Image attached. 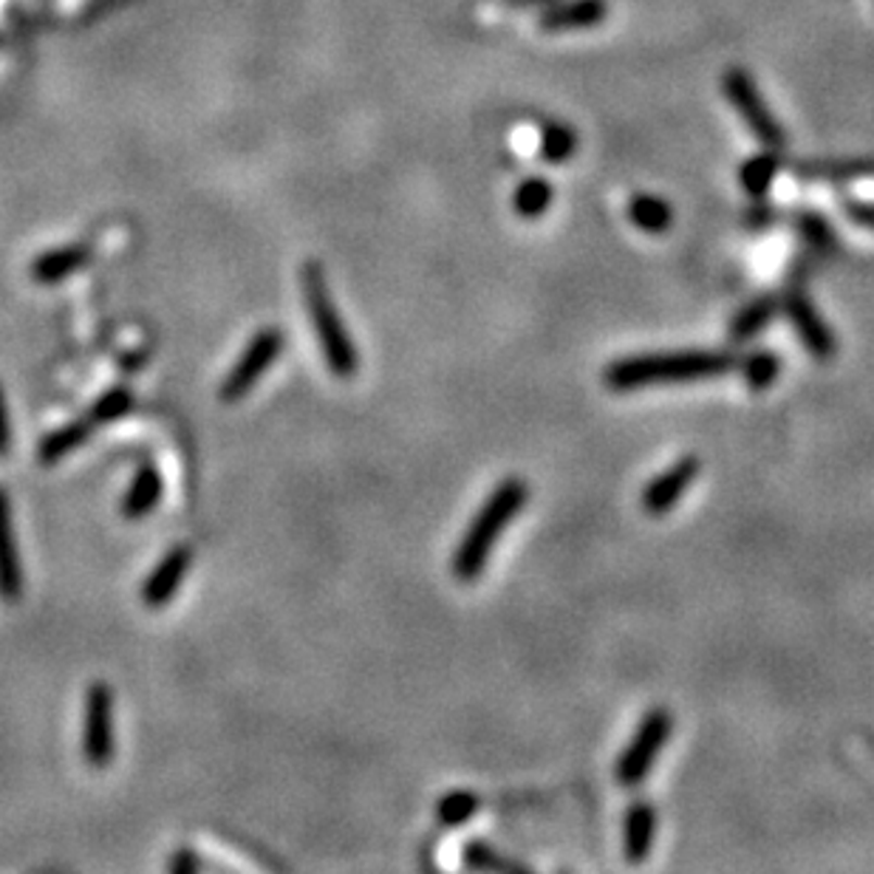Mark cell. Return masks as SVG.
<instances>
[{"label": "cell", "instance_id": "obj_21", "mask_svg": "<svg viewBox=\"0 0 874 874\" xmlns=\"http://www.w3.org/2000/svg\"><path fill=\"white\" fill-rule=\"evenodd\" d=\"M461 860H465V866L479 869V872H527V866H521L518 860L504 858L498 849H493L484 840H470L461 852Z\"/></svg>", "mask_w": 874, "mask_h": 874}, {"label": "cell", "instance_id": "obj_13", "mask_svg": "<svg viewBox=\"0 0 874 874\" xmlns=\"http://www.w3.org/2000/svg\"><path fill=\"white\" fill-rule=\"evenodd\" d=\"M609 3L606 0H567L558 7H549L541 15V29L544 31H578L592 29L606 17Z\"/></svg>", "mask_w": 874, "mask_h": 874}, {"label": "cell", "instance_id": "obj_10", "mask_svg": "<svg viewBox=\"0 0 874 874\" xmlns=\"http://www.w3.org/2000/svg\"><path fill=\"white\" fill-rule=\"evenodd\" d=\"M190 563H193V549L187 544L173 546L167 549L165 558L159 560L153 572L148 574V581L142 586V603L148 609H165L167 603L173 597L179 595L181 583H185L187 572H190Z\"/></svg>", "mask_w": 874, "mask_h": 874}, {"label": "cell", "instance_id": "obj_16", "mask_svg": "<svg viewBox=\"0 0 874 874\" xmlns=\"http://www.w3.org/2000/svg\"><path fill=\"white\" fill-rule=\"evenodd\" d=\"M88 258H91V252L86 246H60V250H49L43 255H37L31 261L29 275L37 283L51 287V283H60V280L74 275L77 269H83L88 264Z\"/></svg>", "mask_w": 874, "mask_h": 874}, {"label": "cell", "instance_id": "obj_7", "mask_svg": "<svg viewBox=\"0 0 874 874\" xmlns=\"http://www.w3.org/2000/svg\"><path fill=\"white\" fill-rule=\"evenodd\" d=\"M722 83L727 100H731V105L736 107L738 116L745 119L747 128L752 130V137L759 139L761 144H768L770 151H782L784 142H787V139H784L782 125L775 123V116L770 114V107L764 105V100H761L759 88H756L750 74H747L745 68H731V72L724 74Z\"/></svg>", "mask_w": 874, "mask_h": 874}, {"label": "cell", "instance_id": "obj_8", "mask_svg": "<svg viewBox=\"0 0 874 874\" xmlns=\"http://www.w3.org/2000/svg\"><path fill=\"white\" fill-rule=\"evenodd\" d=\"M699 467H702V461L696 459V456H682L680 461H674V465L668 467L666 473H660L654 481H648L643 490V498H639L645 512L654 518L671 512V509L680 504L682 495H685V490L691 487V481L699 476Z\"/></svg>", "mask_w": 874, "mask_h": 874}, {"label": "cell", "instance_id": "obj_24", "mask_svg": "<svg viewBox=\"0 0 874 874\" xmlns=\"http://www.w3.org/2000/svg\"><path fill=\"white\" fill-rule=\"evenodd\" d=\"M775 170H778V156L775 153H761V156L750 159L742 167V185H745L747 193L761 199L770 190V185H773Z\"/></svg>", "mask_w": 874, "mask_h": 874}, {"label": "cell", "instance_id": "obj_22", "mask_svg": "<svg viewBox=\"0 0 874 874\" xmlns=\"http://www.w3.org/2000/svg\"><path fill=\"white\" fill-rule=\"evenodd\" d=\"M574 148H578V137H574V130L569 128V125L563 123L544 125V130H541V156H544L549 165L567 162V159L574 153Z\"/></svg>", "mask_w": 874, "mask_h": 874}, {"label": "cell", "instance_id": "obj_29", "mask_svg": "<svg viewBox=\"0 0 874 874\" xmlns=\"http://www.w3.org/2000/svg\"><path fill=\"white\" fill-rule=\"evenodd\" d=\"M509 7H521V9H535V7H546L553 0H507Z\"/></svg>", "mask_w": 874, "mask_h": 874}, {"label": "cell", "instance_id": "obj_9", "mask_svg": "<svg viewBox=\"0 0 874 874\" xmlns=\"http://www.w3.org/2000/svg\"><path fill=\"white\" fill-rule=\"evenodd\" d=\"M784 308H787L789 320L796 326L798 340L807 345V352L818 359V363H829L838 352V343H835V334L824 322V317L818 315V308L812 306V301L803 292H789L787 301H784Z\"/></svg>", "mask_w": 874, "mask_h": 874}, {"label": "cell", "instance_id": "obj_25", "mask_svg": "<svg viewBox=\"0 0 874 874\" xmlns=\"http://www.w3.org/2000/svg\"><path fill=\"white\" fill-rule=\"evenodd\" d=\"M782 371V359L775 357L773 352H756L750 357H745L742 363V373H745V382L752 388V391H764L775 382Z\"/></svg>", "mask_w": 874, "mask_h": 874}, {"label": "cell", "instance_id": "obj_14", "mask_svg": "<svg viewBox=\"0 0 874 874\" xmlns=\"http://www.w3.org/2000/svg\"><path fill=\"white\" fill-rule=\"evenodd\" d=\"M162 493H165V481H162V473H159L153 465H142L130 481L128 493L123 495V504H119V512L128 521H142L159 507L162 502Z\"/></svg>", "mask_w": 874, "mask_h": 874}, {"label": "cell", "instance_id": "obj_18", "mask_svg": "<svg viewBox=\"0 0 874 874\" xmlns=\"http://www.w3.org/2000/svg\"><path fill=\"white\" fill-rule=\"evenodd\" d=\"M778 312V301L775 297H759L752 301L750 306H745L733 317L731 322V340L733 343H745V340H752L759 331H764L770 320Z\"/></svg>", "mask_w": 874, "mask_h": 874}, {"label": "cell", "instance_id": "obj_4", "mask_svg": "<svg viewBox=\"0 0 874 874\" xmlns=\"http://www.w3.org/2000/svg\"><path fill=\"white\" fill-rule=\"evenodd\" d=\"M83 756L88 768L105 770L116 756L114 688L107 682H91L83 702Z\"/></svg>", "mask_w": 874, "mask_h": 874}, {"label": "cell", "instance_id": "obj_3", "mask_svg": "<svg viewBox=\"0 0 874 874\" xmlns=\"http://www.w3.org/2000/svg\"><path fill=\"white\" fill-rule=\"evenodd\" d=\"M303 301H306L308 320L315 326L317 343H320L322 359L334 377L340 380H352L359 371V352L354 340L349 338L343 317L338 312V303L331 297L326 273L317 261H306L301 273Z\"/></svg>", "mask_w": 874, "mask_h": 874}, {"label": "cell", "instance_id": "obj_17", "mask_svg": "<svg viewBox=\"0 0 874 874\" xmlns=\"http://www.w3.org/2000/svg\"><path fill=\"white\" fill-rule=\"evenodd\" d=\"M629 218L634 227H639L643 232H666L674 221V213H671V204L662 201L660 195H648V193H637L634 199L629 201Z\"/></svg>", "mask_w": 874, "mask_h": 874}, {"label": "cell", "instance_id": "obj_11", "mask_svg": "<svg viewBox=\"0 0 874 874\" xmlns=\"http://www.w3.org/2000/svg\"><path fill=\"white\" fill-rule=\"evenodd\" d=\"M23 597V560L12 521V502L0 487V600L15 606Z\"/></svg>", "mask_w": 874, "mask_h": 874}, {"label": "cell", "instance_id": "obj_27", "mask_svg": "<svg viewBox=\"0 0 874 874\" xmlns=\"http://www.w3.org/2000/svg\"><path fill=\"white\" fill-rule=\"evenodd\" d=\"M201 869V858L193 852V849H179L167 860V872L173 874H193Z\"/></svg>", "mask_w": 874, "mask_h": 874}, {"label": "cell", "instance_id": "obj_6", "mask_svg": "<svg viewBox=\"0 0 874 874\" xmlns=\"http://www.w3.org/2000/svg\"><path fill=\"white\" fill-rule=\"evenodd\" d=\"M280 352H283V331H280L278 326L261 329L258 334L250 340V345H246L244 352H241V357L236 359V366L230 368V373L224 377L221 388H218V400L227 402V405L244 400L252 388L258 385L261 377L275 366V359L280 357Z\"/></svg>", "mask_w": 874, "mask_h": 874}, {"label": "cell", "instance_id": "obj_15", "mask_svg": "<svg viewBox=\"0 0 874 874\" xmlns=\"http://www.w3.org/2000/svg\"><path fill=\"white\" fill-rule=\"evenodd\" d=\"M93 430H97V425H93L88 416L74 419V422L63 425V428L58 430H51V433H46V436L40 439V445H37V461L54 465V461L72 456L74 451H79V447L86 445L88 439L93 436Z\"/></svg>", "mask_w": 874, "mask_h": 874}, {"label": "cell", "instance_id": "obj_20", "mask_svg": "<svg viewBox=\"0 0 874 874\" xmlns=\"http://www.w3.org/2000/svg\"><path fill=\"white\" fill-rule=\"evenodd\" d=\"M553 185L546 179H527L512 195V207L521 218L532 221V218H541V215L549 210L553 204Z\"/></svg>", "mask_w": 874, "mask_h": 874}, {"label": "cell", "instance_id": "obj_26", "mask_svg": "<svg viewBox=\"0 0 874 874\" xmlns=\"http://www.w3.org/2000/svg\"><path fill=\"white\" fill-rule=\"evenodd\" d=\"M798 227H801L803 238H807V244H812L815 250L829 252L832 246H835V232H832V227L824 221V218H821V215H815V213L801 215Z\"/></svg>", "mask_w": 874, "mask_h": 874}, {"label": "cell", "instance_id": "obj_2", "mask_svg": "<svg viewBox=\"0 0 874 874\" xmlns=\"http://www.w3.org/2000/svg\"><path fill=\"white\" fill-rule=\"evenodd\" d=\"M530 498V487L523 479H504L498 487L490 493V498L481 504L476 518L461 535L456 553H453V574L461 583H476L479 574L487 567L495 544L502 541L509 521H516L518 512Z\"/></svg>", "mask_w": 874, "mask_h": 874}, {"label": "cell", "instance_id": "obj_5", "mask_svg": "<svg viewBox=\"0 0 874 874\" xmlns=\"http://www.w3.org/2000/svg\"><path fill=\"white\" fill-rule=\"evenodd\" d=\"M671 727H674V719H671V713L666 708L648 710L643 722H639L634 738L629 742V747L617 759V782L623 784V787H637L645 775L651 773L657 759H660L662 747H666L668 736H671Z\"/></svg>", "mask_w": 874, "mask_h": 874}, {"label": "cell", "instance_id": "obj_23", "mask_svg": "<svg viewBox=\"0 0 874 874\" xmlns=\"http://www.w3.org/2000/svg\"><path fill=\"white\" fill-rule=\"evenodd\" d=\"M479 807H481L479 796L467 793V789H456V793H447V796L439 801L436 821L442 826H461L465 821H470V818L479 812Z\"/></svg>", "mask_w": 874, "mask_h": 874}, {"label": "cell", "instance_id": "obj_19", "mask_svg": "<svg viewBox=\"0 0 874 874\" xmlns=\"http://www.w3.org/2000/svg\"><path fill=\"white\" fill-rule=\"evenodd\" d=\"M134 405H137V394H134L128 385H114L107 388L105 394L93 402L91 410H88V419H91L97 428H102V425H111L116 422V419H123L125 414H130Z\"/></svg>", "mask_w": 874, "mask_h": 874}, {"label": "cell", "instance_id": "obj_28", "mask_svg": "<svg viewBox=\"0 0 874 874\" xmlns=\"http://www.w3.org/2000/svg\"><path fill=\"white\" fill-rule=\"evenodd\" d=\"M12 451V422H9V408H7V394L0 388V459Z\"/></svg>", "mask_w": 874, "mask_h": 874}, {"label": "cell", "instance_id": "obj_12", "mask_svg": "<svg viewBox=\"0 0 874 874\" xmlns=\"http://www.w3.org/2000/svg\"><path fill=\"white\" fill-rule=\"evenodd\" d=\"M657 838V810L648 801H634L623 821V858L639 866L651 854Z\"/></svg>", "mask_w": 874, "mask_h": 874}, {"label": "cell", "instance_id": "obj_1", "mask_svg": "<svg viewBox=\"0 0 874 874\" xmlns=\"http://www.w3.org/2000/svg\"><path fill=\"white\" fill-rule=\"evenodd\" d=\"M736 366L731 352H662L617 359L606 368L603 382L611 391H637L648 385H680V382L713 380Z\"/></svg>", "mask_w": 874, "mask_h": 874}]
</instances>
